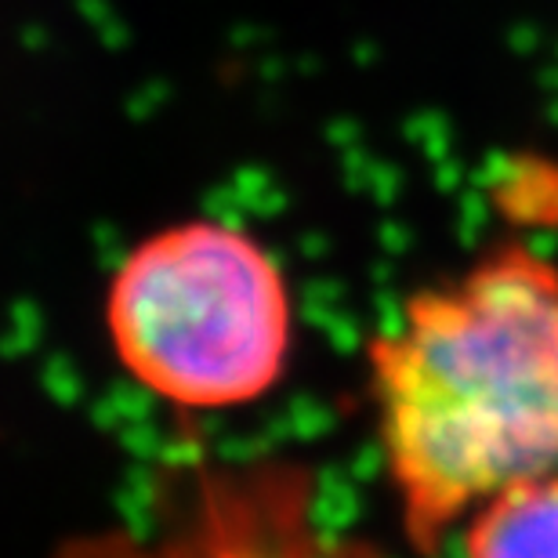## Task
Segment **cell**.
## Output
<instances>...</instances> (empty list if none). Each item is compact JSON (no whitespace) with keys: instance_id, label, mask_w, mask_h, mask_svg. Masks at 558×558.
I'll return each instance as SVG.
<instances>
[{"instance_id":"1","label":"cell","mask_w":558,"mask_h":558,"mask_svg":"<svg viewBox=\"0 0 558 558\" xmlns=\"http://www.w3.org/2000/svg\"><path fill=\"white\" fill-rule=\"evenodd\" d=\"M366 374L399 522L428 558L486 497L558 472V262L494 243L403 301Z\"/></svg>"},{"instance_id":"2","label":"cell","mask_w":558,"mask_h":558,"mask_svg":"<svg viewBox=\"0 0 558 558\" xmlns=\"http://www.w3.org/2000/svg\"><path fill=\"white\" fill-rule=\"evenodd\" d=\"M106 333L131 381L185 414L258 403L283 381L294 301L272 251L229 221L156 229L117 265Z\"/></svg>"},{"instance_id":"3","label":"cell","mask_w":558,"mask_h":558,"mask_svg":"<svg viewBox=\"0 0 558 558\" xmlns=\"http://www.w3.org/2000/svg\"><path fill=\"white\" fill-rule=\"evenodd\" d=\"M54 558H392L333 526L319 478L294 457H210L178 464L135 526L65 541Z\"/></svg>"},{"instance_id":"4","label":"cell","mask_w":558,"mask_h":558,"mask_svg":"<svg viewBox=\"0 0 558 558\" xmlns=\"http://www.w3.org/2000/svg\"><path fill=\"white\" fill-rule=\"evenodd\" d=\"M461 558H558V472L486 497L461 537Z\"/></svg>"}]
</instances>
